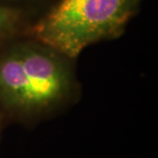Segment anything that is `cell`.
Returning <instances> with one entry per match:
<instances>
[{"label":"cell","mask_w":158,"mask_h":158,"mask_svg":"<svg viewBox=\"0 0 158 158\" xmlns=\"http://www.w3.org/2000/svg\"><path fill=\"white\" fill-rule=\"evenodd\" d=\"M30 26L25 22L21 10L0 4V48L19 38L27 37Z\"/></svg>","instance_id":"cell-3"},{"label":"cell","mask_w":158,"mask_h":158,"mask_svg":"<svg viewBox=\"0 0 158 158\" xmlns=\"http://www.w3.org/2000/svg\"><path fill=\"white\" fill-rule=\"evenodd\" d=\"M142 0H61L31 25L27 37L75 60L88 47L124 34Z\"/></svg>","instance_id":"cell-2"},{"label":"cell","mask_w":158,"mask_h":158,"mask_svg":"<svg viewBox=\"0 0 158 158\" xmlns=\"http://www.w3.org/2000/svg\"><path fill=\"white\" fill-rule=\"evenodd\" d=\"M72 59L22 37L0 48V118L34 123L76 99L79 85Z\"/></svg>","instance_id":"cell-1"},{"label":"cell","mask_w":158,"mask_h":158,"mask_svg":"<svg viewBox=\"0 0 158 158\" xmlns=\"http://www.w3.org/2000/svg\"><path fill=\"white\" fill-rule=\"evenodd\" d=\"M3 124H4V122H3V120H2L1 118H0V131H1V128H2V126H3Z\"/></svg>","instance_id":"cell-4"}]
</instances>
